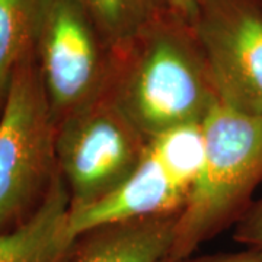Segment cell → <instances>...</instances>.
Listing matches in <instances>:
<instances>
[{
  "label": "cell",
  "mask_w": 262,
  "mask_h": 262,
  "mask_svg": "<svg viewBox=\"0 0 262 262\" xmlns=\"http://www.w3.org/2000/svg\"><path fill=\"white\" fill-rule=\"evenodd\" d=\"M110 96L149 139L204 122L220 102L194 29L173 10L115 56Z\"/></svg>",
  "instance_id": "1"
},
{
  "label": "cell",
  "mask_w": 262,
  "mask_h": 262,
  "mask_svg": "<svg viewBox=\"0 0 262 262\" xmlns=\"http://www.w3.org/2000/svg\"><path fill=\"white\" fill-rule=\"evenodd\" d=\"M203 168L181 210L166 259L188 258L251 207L262 181V118L219 102L204 121Z\"/></svg>",
  "instance_id": "2"
},
{
  "label": "cell",
  "mask_w": 262,
  "mask_h": 262,
  "mask_svg": "<svg viewBox=\"0 0 262 262\" xmlns=\"http://www.w3.org/2000/svg\"><path fill=\"white\" fill-rule=\"evenodd\" d=\"M56 130L31 47L0 108V233L32 214L58 175Z\"/></svg>",
  "instance_id": "3"
},
{
  "label": "cell",
  "mask_w": 262,
  "mask_h": 262,
  "mask_svg": "<svg viewBox=\"0 0 262 262\" xmlns=\"http://www.w3.org/2000/svg\"><path fill=\"white\" fill-rule=\"evenodd\" d=\"M32 47L56 125L110 94L115 53L79 0H37Z\"/></svg>",
  "instance_id": "4"
},
{
  "label": "cell",
  "mask_w": 262,
  "mask_h": 262,
  "mask_svg": "<svg viewBox=\"0 0 262 262\" xmlns=\"http://www.w3.org/2000/svg\"><path fill=\"white\" fill-rule=\"evenodd\" d=\"M149 140L110 94L60 122L56 159L70 211L94 206L124 184L139 168Z\"/></svg>",
  "instance_id": "5"
},
{
  "label": "cell",
  "mask_w": 262,
  "mask_h": 262,
  "mask_svg": "<svg viewBox=\"0 0 262 262\" xmlns=\"http://www.w3.org/2000/svg\"><path fill=\"white\" fill-rule=\"evenodd\" d=\"M189 24L220 103L262 118V0H194Z\"/></svg>",
  "instance_id": "6"
},
{
  "label": "cell",
  "mask_w": 262,
  "mask_h": 262,
  "mask_svg": "<svg viewBox=\"0 0 262 262\" xmlns=\"http://www.w3.org/2000/svg\"><path fill=\"white\" fill-rule=\"evenodd\" d=\"M189 188L179 184L162 165L150 149L124 184L80 211H70V230L79 237L84 232L98 226L153 217V215L181 213L189 196Z\"/></svg>",
  "instance_id": "7"
},
{
  "label": "cell",
  "mask_w": 262,
  "mask_h": 262,
  "mask_svg": "<svg viewBox=\"0 0 262 262\" xmlns=\"http://www.w3.org/2000/svg\"><path fill=\"white\" fill-rule=\"evenodd\" d=\"M69 217L70 198L58 172L35 211L0 233V262H70L77 237Z\"/></svg>",
  "instance_id": "8"
},
{
  "label": "cell",
  "mask_w": 262,
  "mask_h": 262,
  "mask_svg": "<svg viewBox=\"0 0 262 262\" xmlns=\"http://www.w3.org/2000/svg\"><path fill=\"white\" fill-rule=\"evenodd\" d=\"M179 213L98 226L77 237L70 262H162L173 244Z\"/></svg>",
  "instance_id": "9"
},
{
  "label": "cell",
  "mask_w": 262,
  "mask_h": 262,
  "mask_svg": "<svg viewBox=\"0 0 262 262\" xmlns=\"http://www.w3.org/2000/svg\"><path fill=\"white\" fill-rule=\"evenodd\" d=\"M115 56L165 12L166 0H79Z\"/></svg>",
  "instance_id": "10"
},
{
  "label": "cell",
  "mask_w": 262,
  "mask_h": 262,
  "mask_svg": "<svg viewBox=\"0 0 262 262\" xmlns=\"http://www.w3.org/2000/svg\"><path fill=\"white\" fill-rule=\"evenodd\" d=\"M37 0H0V108L13 73L32 47Z\"/></svg>",
  "instance_id": "11"
},
{
  "label": "cell",
  "mask_w": 262,
  "mask_h": 262,
  "mask_svg": "<svg viewBox=\"0 0 262 262\" xmlns=\"http://www.w3.org/2000/svg\"><path fill=\"white\" fill-rule=\"evenodd\" d=\"M150 149L169 173L191 191L206 155L204 122L185 124L151 137Z\"/></svg>",
  "instance_id": "12"
},
{
  "label": "cell",
  "mask_w": 262,
  "mask_h": 262,
  "mask_svg": "<svg viewBox=\"0 0 262 262\" xmlns=\"http://www.w3.org/2000/svg\"><path fill=\"white\" fill-rule=\"evenodd\" d=\"M233 239L251 248L262 249V198L252 203L242 219L236 223Z\"/></svg>",
  "instance_id": "13"
},
{
  "label": "cell",
  "mask_w": 262,
  "mask_h": 262,
  "mask_svg": "<svg viewBox=\"0 0 262 262\" xmlns=\"http://www.w3.org/2000/svg\"><path fill=\"white\" fill-rule=\"evenodd\" d=\"M162 262H262V249L259 248H251L244 252L234 253H219V255H208V256H198V258H182L169 261L163 259Z\"/></svg>",
  "instance_id": "14"
},
{
  "label": "cell",
  "mask_w": 262,
  "mask_h": 262,
  "mask_svg": "<svg viewBox=\"0 0 262 262\" xmlns=\"http://www.w3.org/2000/svg\"><path fill=\"white\" fill-rule=\"evenodd\" d=\"M166 3L177 15L187 19L188 22L191 20L194 12V0H166Z\"/></svg>",
  "instance_id": "15"
}]
</instances>
